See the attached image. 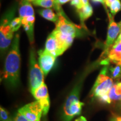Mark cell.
<instances>
[{
    "instance_id": "3",
    "label": "cell",
    "mask_w": 121,
    "mask_h": 121,
    "mask_svg": "<svg viewBox=\"0 0 121 121\" xmlns=\"http://www.w3.org/2000/svg\"><path fill=\"white\" fill-rule=\"evenodd\" d=\"M16 7H13L2 16L0 26V47L1 52H4L11 44L13 37V31L11 27V22L14 19Z\"/></svg>"
},
{
    "instance_id": "2",
    "label": "cell",
    "mask_w": 121,
    "mask_h": 121,
    "mask_svg": "<svg viewBox=\"0 0 121 121\" xmlns=\"http://www.w3.org/2000/svg\"><path fill=\"white\" fill-rule=\"evenodd\" d=\"M19 40V34H16L13 39L11 49L6 59L3 72V78L13 86H16L19 81L21 60Z\"/></svg>"
},
{
    "instance_id": "35",
    "label": "cell",
    "mask_w": 121,
    "mask_h": 121,
    "mask_svg": "<svg viewBox=\"0 0 121 121\" xmlns=\"http://www.w3.org/2000/svg\"><path fill=\"white\" fill-rule=\"evenodd\" d=\"M117 121H121V117H118L117 118Z\"/></svg>"
},
{
    "instance_id": "26",
    "label": "cell",
    "mask_w": 121,
    "mask_h": 121,
    "mask_svg": "<svg viewBox=\"0 0 121 121\" xmlns=\"http://www.w3.org/2000/svg\"><path fill=\"white\" fill-rule=\"evenodd\" d=\"M98 99L99 100L100 102L104 103L110 104V103H111L112 100L110 99L108 94L103 95H102V96H99V97H98Z\"/></svg>"
},
{
    "instance_id": "38",
    "label": "cell",
    "mask_w": 121,
    "mask_h": 121,
    "mask_svg": "<svg viewBox=\"0 0 121 121\" xmlns=\"http://www.w3.org/2000/svg\"></svg>"
},
{
    "instance_id": "5",
    "label": "cell",
    "mask_w": 121,
    "mask_h": 121,
    "mask_svg": "<svg viewBox=\"0 0 121 121\" xmlns=\"http://www.w3.org/2000/svg\"><path fill=\"white\" fill-rule=\"evenodd\" d=\"M107 67L105 66L101 70L92 89V96L99 97L103 95L108 94L110 89L113 86V80L107 75Z\"/></svg>"
},
{
    "instance_id": "10",
    "label": "cell",
    "mask_w": 121,
    "mask_h": 121,
    "mask_svg": "<svg viewBox=\"0 0 121 121\" xmlns=\"http://www.w3.org/2000/svg\"><path fill=\"white\" fill-rule=\"evenodd\" d=\"M44 50L56 57L60 55L58 42L53 32L49 35L47 39Z\"/></svg>"
},
{
    "instance_id": "29",
    "label": "cell",
    "mask_w": 121,
    "mask_h": 121,
    "mask_svg": "<svg viewBox=\"0 0 121 121\" xmlns=\"http://www.w3.org/2000/svg\"><path fill=\"white\" fill-rule=\"evenodd\" d=\"M69 1H71V0H58L59 4H65L66 3H67L68 2H69Z\"/></svg>"
},
{
    "instance_id": "12",
    "label": "cell",
    "mask_w": 121,
    "mask_h": 121,
    "mask_svg": "<svg viewBox=\"0 0 121 121\" xmlns=\"http://www.w3.org/2000/svg\"><path fill=\"white\" fill-rule=\"evenodd\" d=\"M83 105V103L78 101L72 104L68 109L64 110V121H70L74 116L80 114Z\"/></svg>"
},
{
    "instance_id": "7",
    "label": "cell",
    "mask_w": 121,
    "mask_h": 121,
    "mask_svg": "<svg viewBox=\"0 0 121 121\" xmlns=\"http://www.w3.org/2000/svg\"><path fill=\"white\" fill-rule=\"evenodd\" d=\"M19 112L30 121H40L43 114L41 105L37 100L24 106Z\"/></svg>"
},
{
    "instance_id": "11",
    "label": "cell",
    "mask_w": 121,
    "mask_h": 121,
    "mask_svg": "<svg viewBox=\"0 0 121 121\" xmlns=\"http://www.w3.org/2000/svg\"><path fill=\"white\" fill-rule=\"evenodd\" d=\"M107 58L109 62L121 65V42H114L110 48Z\"/></svg>"
},
{
    "instance_id": "20",
    "label": "cell",
    "mask_w": 121,
    "mask_h": 121,
    "mask_svg": "<svg viewBox=\"0 0 121 121\" xmlns=\"http://www.w3.org/2000/svg\"><path fill=\"white\" fill-rule=\"evenodd\" d=\"M111 75L114 79L119 80L121 78V65H116L114 67L110 68Z\"/></svg>"
},
{
    "instance_id": "33",
    "label": "cell",
    "mask_w": 121,
    "mask_h": 121,
    "mask_svg": "<svg viewBox=\"0 0 121 121\" xmlns=\"http://www.w3.org/2000/svg\"><path fill=\"white\" fill-rule=\"evenodd\" d=\"M121 42V30L120 34H119L118 37L117 38V40H116V42Z\"/></svg>"
},
{
    "instance_id": "23",
    "label": "cell",
    "mask_w": 121,
    "mask_h": 121,
    "mask_svg": "<svg viewBox=\"0 0 121 121\" xmlns=\"http://www.w3.org/2000/svg\"><path fill=\"white\" fill-rule=\"evenodd\" d=\"M0 115H1V118L3 121H12L8 112L2 107L0 108Z\"/></svg>"
},
{
    "instance_id": "25",
    "label": "cell",
    "mask_w": 121,
    "mask_h": 121,
    "mask_svg": "<svg viewBox=\"0 0 121 121\" xmlns=\"http://www.w3.org/2000/svg\"><path fill=\"white\" fill-rule=\"evenodd\" d=\"M22 25L26 24H34L35 22V16H28L22 19Z\"/></svg>"
},
{
    "instance_id": "30",
    "label": "cell",
    "mask_w": 121,
    "mask_h": 121,
    "mask_svg": "<svg viewBox=\"0 0 121 121\" xmlns=\"http://www.w3.org/2000/svg\"><path fill=\"white\" fill-rule=\"evenodd\" d=\"M75 121H87V120L85 118L82 116V117H80L76 119Z\"/></svg>"
},
{
    "instance_id": "15",
    "label": "cell",
    "mask_w": 121,
    "mask_h": 121,
    "mask_svg": "<svg viewBox=\"0 0 121 121\" xmlns=\"http://www.w3.org/2000/svg\"><path fill=\"white\" fill-rule=\"evenodd\" d=\"M40 15L44 18L46 20L51 21L53 22L57 23L58 20V14H56L53 10L51 9H41L38 11Z\"/></svg>"
},
{
    "instance_id": "24",
    "label": "cell",
    "mask_w": 121,
    "mask_h": 121,
    "mask_svg": "<svg viewBox=\"0 0 121 121\" xmlns=\"http://www.w3.org/2000/svg\"><path fill=\"white\" fill-rule=\"evenodd\" d=\"M71 4L77 10H80L84 6L81 0H71Z\"/></svg>"
},
{
    "instance_id": "4",
    "label": "cell",
    "mask_w": 121,
    "mask_h": 121,
    "mask_svg": "<svg viewBox=\"0 0 121 121\" xmlns=\"http://www.w3.org/2000/svg\"><path fill=\"white\" fill-rule=\"evenodd\" d=\"M29 82L30 91L31 94L44 83V75L41 68L38 64L36 60L34 48L30 50L29 57Z\"/></svg>"
},
{
    "instance_id": "27",
    "label": "cell",
    "mask_w": 121,
    "mask_h": 121,
    "mask_svg": "<svg viewBox=\"0 0 121 121\" xmlns=\"http://www.w3.org/2000/svg\"><path fill=\"white\" fill-rule=\"evenodd\" d=\"M14 121H30L26 118L24 115H22L20 112H18L16 117H15Z\"/></svg>"
},
{
    "instance_id": "16",
    "label": "cell",
    "mask_w": 121,
    "mask_h": 121,
    "mask_svg": "<svg viewBox=\"0 0 121 121\" xmlns=\"http://www.w3.org/2000/svg\"><path fill=\"white\" fill-rule=\"evenodd\" d=\"M79 91L80 87L78 85L72 90V91L70 95L67 98V100H66V103H65L64 108H63L64 110L68 109L69 108V107L72 104L74 103L79 101V99H78V97H79Z\"/></svg>"
},
{
    "instance_id": "37",
    "label": "cell",
    "mask_w": 121,
    "mask_h": 121,
    "mask_svg": "<svg viewBox=\"0 0 121 121\" xmlns=\"http://www.w3.org/2000/svg\"><path fill=\"white\" fill-rule=\"evenodd\" d=\"M119 25H120V26H121V22H119Z\"/></svg>"
},
{
    "instance_id": "28",
    "label": "cell",
    "mask_w": 121,
    "mask_h": 121,
    "mask_svg": "<svg viewBox=\"0 0 121 121\" xmlns=\"http://www.w3.org/2000/svg\"><path fill=\"white\" fill-rule=\"evenodd\" d=\"M54 2H55V8H54V9H55L57 11V13H59V12H60L62 11H63L62 9H61V7H60V4H59L58 0H54Z\"/></svg>"
},
{
    "instance_id": "13",
    "label": "cell",
    "mask_w": 121,
    "mask_h": 121,
    "mask_svg": "<svg viewBox=\"0 0 121 121\" xmlns=\"http://www.w3.org/2000/svg\"><path fill=\"white\" fill-rule=\"evenodd\" d=\"M35 16L34 9L31 3L28 0H22L19 7V17L21 19Z\"/></svg>"
},
{
    "instance_id": "9",
    "label": "cell",
    "mask_w": 121,
    "mask_h": 121,
    "mask_svg": "<svg viewBox=\"0 0 121 121\" xmlns=\"http://www.w3.org/2000/svg\"><path fill=\"white\" fill-rule=\"evenodd\" d=\"M39 55V65L44 76H47L52 69L55 63L56 57L45 50H40L38 52Z\"/></svg>"
},
{
    "instance_id": "17",
    "label": "cell",
    "mask_w": 121,
    "mask_h": 121,
    "mask_svg": "<svg viewBox=\"0 0 121 121\" xmlns=\"http://www.w3.org/2000/svg\"><path fill=\"white\" fill-rule=\"evenodd\" d=\"M105 4L110 9V13L113 16L121 10L120 0H105Z\"/></svg>"
},
{
    "instance_id": "21",
    "label": "cell",
    "mask_w": 121,
    "mask_h": 121,
    "mask_svg": "<svg viewBox=\"0 0 121 121\" xmlns=\"http://www.w3.org/2000/svg\"><path fill=\"white\" fill-rule=\"evenodd\" d=\"M22 25V19L20 17H15L11 22V27L13 32L17 31Z\"/></svg>"
},
{
    "instance_id": "34",
    "label": "cell",
    "mask_w": 121,
    "mask_h": 121,
    "mask_svg": "<svg viewBox=\"0 0 121 121\" xmlns=\"http://www.w3.org/2000/svg\"><path fill=\"white\" fill-rule=\"evenodd\" d=\"M117 86H119V87H120V88L121 89V82H118V83H117Z\"/></svg>"
},
{
    "instance_id": "1",
    "label": "cell",
    "mask_w": 121,
    "mask_h": 121,
    "mask_svg": "<svg viewBox=\"0 0 121 121\" xmlns=\"http://www.w3.org/2000/svg\"><path fill=\"white\" fill-rule=\"evenodd\" d=\"M57 14L58 20L52 32L58 40L60 52L62 54L72 45L75 38L81 34V30L79 26L69 22L63 11L57 13Z\"/></svg>"
},
{
    "instance_id": "19",
    "label": "cell",
    "mask_w": 121,
    "mask_h": 121,
    "mask_svg": "<svg viewBox=\"0 0 121 121\" xmlns=\"http://www.w3.org/2000/svg\"><path fill=\"white\" fill-rule=\"evenodd\" d=\"M23 28L26 31L27 35H28L29 40L31 44L34 43V26L33 24H26L22 25Z\"/></svg>"
},
{
    "instance_id": "22",
    "label": "cell",
    "mask_w": 121,
    "mask_h": 121,
    "mask_svg": "<svg viewBox=\"0 0 121 121\" xmlns=\"http://www.w3.org/2000/svg\"><path fill=\"white\" fill-rule=\"evenodd\" d=\"M110 99L113 100H121V95H118L116 92V85H114L110 89L108 93Z\"/></svg>"
},
{
    "instance_id": "14",
    "label": "cell",
    "mask_w": 121,
    "mask_h": 121,
    "mask_svg": "<svg viewBox=\"0 0 121 121\" xmlns=\"http://www.w3.org/2000/svg\"><path fill=\"white\" fill-rule=\"evenodd\" d=\"M78 11V16H79L81 24H84V22L92 16L93 13V9L90 4L85 6Z\"/></svg>"
},
{
    "instance_id": "32",
    "label": "cell",
    "mask_w": 121,
    "mask_h": 121,
    "mask_svg": "<svg viewBox=\"0 0 121 121\" xmlns=\"http://www.w3.org/2000/svg\"><path fill=\"white\" fill-rule=\"evenodd\" d=\"M81 1H82L83 4H84V6L86 5H87V4H89V1L88 0H81Z\"/></svg>"
},
{
    "instance_id": "6",
    "label": "cell",
    "mask_w": 121,
    "mask_h": 121,
    "mask_svg": "<svg viewBox=\"0 0 121 121\" xmlns=\"http://www.w3.org/2000/svg\"><path fill=\"white\" fill-rule=\"evenodd\" d=\"M107 10V9H106ZM107 14L109 18V25L107 32V37L105 44V48L103 52L104 56H107L109 52V50L112 46L117 40L119 34L121 32V26L119 23H117L114 22L113 19V16L107 10Z\"/></svg>"
},
{
    "instance_id": "8",
    "label": "cell",
    "mask_w": 121,
    "mask_h": 121,
    "mask_svg": "<svg viewBox=\"0 0 121 121\" xmlns=\"http://www.w3.org/2000/svg\"><path fill=\"white\" fill-rule=\"evenodd\" d=\"M32 94L37 100L40 103L43 110V114L45 116L48 113L50 107V100L46 85L43 83L33 91Z\"/></svg>"
},
{
    "instance_id": "18",
    "label": "cell",
    "mask_w": 121,
    "mask_h": 121,
    "mask_svg": "<svg viewBox=\"0 0 121 121\" xmlns=\"http://www.w3.org/2000/svg\"><path fill=\"white\" fill-rule=\"evenodd\" d=\"M33 3L34 5L45 9H49L51 7L54 9L56 6L54 0H35Z\"/></svg>"
},
{
    "instance_id": "36",
    "label": "cell",
    "mask_w": 121,
    "mask_h": 121,
    "mask_svg": "<svg viewBox=\"0 0 121 121\" xmlns=\"http://www.w3.org/2000/svg\"><path fill=\"white\" fill-rule=\"evenodd\" d=\"M29 1H30V2H33V1H34L35 0H28Z\"/></svg>"
},
{
    "instance_id": "31",
    "label": "cell",
    "mask_w": 121,
    "mask_h": 121,
    "mask_svg": "<svg viewBox=\"0 0 121 121\" xmlns=\"http://www.w3.org/2000/svg\"><path fill=\"white\" fill-rule=\"evenodd\" d=\"M93 2H97V3H102L103 4H105V0H91Z\"/></svg>"
}]
</instances>
